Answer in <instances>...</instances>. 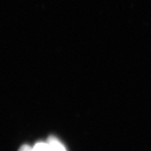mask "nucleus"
<instances>
[{
  "label": "nucleus",
  "instance_id": "1",
  "mask_svg": "<svg viewBox=\"0 0 151 151\" xmlns=\"http://www.w3.org/2000/svg\"><path fill=\"white\" fill-rule=\"evenodd\" d=\"M47 141L51 147L52 151H67L63 143L55 137L51 136L48 138Z\"/></svg>",
  "mask_w": 151,
  "mask_h": 151
},
{
  "label": "nucleus",
  "instance_id": "2",
  "mask_svg": "<svg viewBox=\"0 0 151 151\" xmlns=\"http://www.w3.org/2000/svg\"><path fill=\"white\" fill-rule=\"evenodd\" d=\"M33 151H52L48 141L46 142H39L32 146Z\"/></svg>",
  "mask_w": 151,
  "mask_h": 151
},
{
  "label": "nucleus",
  "instance_id": "3",
  "mask_svg": "<svg viewBox=\"0 0 151 151\" xmlns=\"http://www.w3.org/2000/svg\"><path fill=\"white\" fill-rule=\"evenodd\" d=\"M18 151H33L32 147L29 145H23L20 147Z\"/></svg>",
  "mask_w": 151,
  "mask_h": 151
}]
</instances>
